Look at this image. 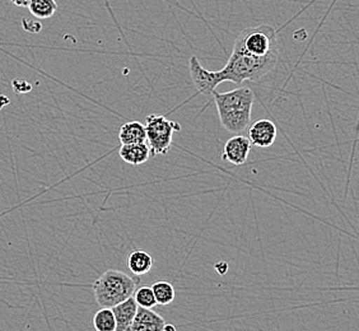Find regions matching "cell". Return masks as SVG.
Instances as JSON below:
<instances>
[{"instance_id":"ac0fdd59","label":"cell","mask_w":359,"mask_h":331,"mask_svg":"<svg viewBox=\"0 0 359 331\" xmlns=\"http://www.w3.org/2000/svg\"><path fill=\"white\" fill-rule=\"evenodd\" d=\"M215 269L219 276H224L228 271V262H218L215 264Z\"/></svg>"},{"instance_id":"9c48e42d","label":"cell","mask_w":359,"mask_h":331,"mask_svg":"<svg viewBox=\"0 0 359 331\" xmlns=\"http://www.w3.org/2000/svg\"><path fill=\"white\" fill-rule=\"evenodd\" d=\"M166 325L165 318L149 309L138 307L129 331H162Z\"/></svg>"},{"instance_id":"e0dca14e","label":"cell","mask_w":359,"mask_h":331,"mask_svg":"<svg viewBox=\"0 0 359 331\" xmlns=\"http://www.w3.org/2000/svg\"><path fill=\"white\" fill-rule=\"evenodd\" d=\"M133 298H134L135 304H138V307H142V309L152 310L154 306H157L156 298L153 295L152 287H149V285H143V287L137 288L133 295Z\"/></svg>"},{"instance_id":"ba28073f","label":"cell","mask_w":359,"mask_h":331,"mask_svg":"<svg viewBox=\"0 0 359 331\" xmlns=\"http://www.w3.org/2000/svg\"><path fill=\"white\" fill-rule=\"evenodd\" d=\"M249 126V140L251 145L259 148H269L274 144L278 130L271 120L260 119Z\"/></svg>"},{"instance_id":"52a82bcc","label":"cell","mask_w":359,"mask_h":331,"mask_svg":"<svg viewBox=\"0 0 359 331\" xmlns=\"http://www.w3.org/2000/svg\"><path fill=\"white\" fill-rule=\"evenodd\" d=\"M251 152V143L248 137L236 134L235 137L229 138L223 147V161H227L231 165L242 166L246 163Z\"/></svg>"},{"instance_id":"8fae6325","label":"cell","mask_w":359,"mask_h":331,"mask_svg":"<svg viewBox=\"0 0 359 331\" xmlns=\"http://www.w3.org/2000/svg\"><path fill=\"white\" fill-rule=\"evenodd\" d=\"M120 158L125 163L133 166H140L151 158V149L147 143H134V144H123L118 151Z\"/></svg>"},{"instance_id":"d6986e66","label":"cell","mask_w":359,"mask_h":331,"mask_svg":"<svg viewBox=\"0 0 359 331\" xmlns=\"http://www.w3.org/2000/svg\"><path fill=\"white\" fill-rule=\"evenodd\" d=\"M13 3L14 6L21 8H27L29 0H11Z\"/></svg>"},{"instance_id":"277c9868","label":"cell","mask_w":359,"mask_h":331,"mask_svg":"<svg viewBox=\"0 0 359 331\" xmlns=\"http://www.w3.org/2000/svg\"><path fill=\"white\" fill-rule=\"evenodd\" d=\"M233 48L257 58L279 55V39L276 29L270 25L245 28L237 36Z\"/></svg>"},{"instance_id":"7a4b0ae2","label":"cell","mask_w":359,"mask_h":331,"mask_svg":"<svg viewBox=\"0 0 359 331\" xmlns=\"http://www.w3.org/2000/svg\"><path fill=\"white\" fill-rule=\"evenodd\" d=\"M278 60L279 55L257 58L233 48L227 64L219 70V73L223 82L236 84H241L246 81L257 82L276 68Z\"/></svg>"},{"instance_id":"30bf717a","label":"cell","mask_w":359,"mask_h":331,"mask_svg":"<svg viewBox=\"0 0 359 331\" xmlns=\"http://www.w3.org/2000/svg\"><path fill=\"white\" fill-rule=\"evenodd\" d=\"M115 321H116V330L115 331H129L132 326L134 318L138 311V304H135L134 298L130 297L125 299L124 302L114 306L112 309Z\"/></svg>"},{"instance_id":"5b68a950","label":"cell","mask_w":359,"mask_h":331,"mask_svg":"<svg viewBox=\"0 0 359 331\" xmlns=\"http://www.w3.org/2000/svg\"><path fill=\"white\" fill-rule=\"evenodd\" d=\"M145 143L151 149V156L167 154L171 149L175 133L181 130V125L171 121L165 115H148L145 118Z\"/></svg>"},{"instance_id":"2e32d148","label":"cell","mask_w":359,"mask_h":331,"mask_svg":"<svg viewBox=\"0 0 359 331\" xmlns=\"http://www.w3.org/2000/svg\"><path fill=\"white\" fill-rule=\"evenodd\" d=\"M92 324L96 331H115L116 330V321L114 312L111 309L101 307V310L97 311L92 320Z\"/></svg>"},{"instance_id":"ffe728a7","label":"cell","mask_w":359,"mask_h":331,"mask_svg":"<svg viewBox=\"0 0 359 331\" xmlns=\"http://www.w3.org/2000/svg\"><path fill=\"white\" fill-rule=\"evenodd\" d=\"M162 331H177L176 330V327L171 324L165 325V327H163V330Z\"/></svg>"},{"instance_id":"9a60e30c","label":"cell","mask_w":359,"mask_h":331,"mask_svg":"<svg viewBox=\"0 0 359 331\" xmlns=\"http://www.w3.org/2000/svg\"><path fill=\"white\" fill-rule=\"evenodd\" d=\"M153 295L156 298V302L159 306H168L172 304L175 297H176V290L173 288L172 284L166 281H159L152 284Z\"/></svg>"},{"instance_id":"4fadbf2b","label":"cell","mask_w":359,"mask_h":331,"mask_svg":"<svg viewBox=\"0 0 359 331\" xmlns=\"http://www.w3.org/2000/svg\"><path fill=\"white\" fill-rule=\"evenodd\" d=\"M128 268L134 276H145L153 268V257L144 250H134L128 257Z\"/></svg>"},{"instance_id":"7c38bea8","label":"cell","mask_w":359,"mask_h":331,"mask_svg":"<svg viewBox=\"0 0 359 331\" xmlns=\"http://www.w3.org/2000/svg\"><path fill=\"white\" fill-rule=\"evenodd\" d=\"M145 128L140 121H128L118 130V140L121 145L145 143Z\"/></svg>"},{"instance_id":"5bb4252c","label":"cell","mask_w":359,"mask_h":331,"mask_svg":"<svg viewBox=\"0 0 359 331\" xmlns=\"http://www.w3.org/2000/svg\"><path fill=\"white\" fill-rule=\"evenodd\" d=\"M28 9L39 20L51 18L57 11L55 0H29Z\"/></svg>"},{"instance_id":"6da1fadb","label":"cell","mask_w":359,"mask_h":331,"mask_svg":"<svg viewBox=\"0 0 359 331\" xmlns=\"http://www.w3.org/2000/svg\"><path fill=\"white\" fill-rule=\"evenodd\" d=\"M212 97L215 98L218 116L224 130L238 134L249 128L255 101V93L251 88L240 87L224 93L215 90Z\"/></svg>"},{"instance_id":"8992f818","label":"cell","mask_w":359,"mask_h":331,"mask_svg":"<svg viewBox=\"0 0 359 331\" xmlns=\"http://www.w3.org/2000/svg\"><path fill=\"white\" fill-rule=\"evenodd\" d=\"M189 70L195 88L204 96H212L215 88L223 83L219 70L212 72L205 69L195 55L191 56L189 60Z\"/></svg>"},{"instance_id":"3957f363","label":"cell","mask_w":359,"mask_h":331,"mask_svg":"<svg viewBox=\"0 0 359 331\" xmlns=\"http://www.w3.org/2000/svg\"><path fill=\"white\" fill-rule=\"evenodd\" d=\"M139 284L140 278L138 276H128L124 271L109 269L92 284V288L98 306L112 309L133 297Z\"/></svg>"}]
</instances>
